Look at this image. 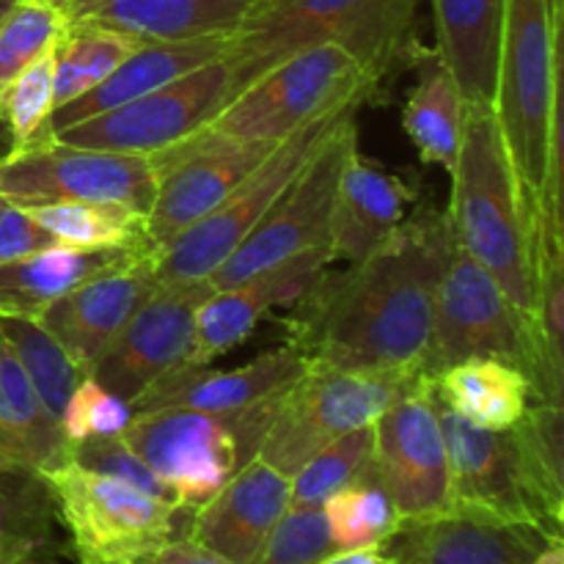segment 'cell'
<instances>
[{
    "label": "cell",
    "instance_id": "cell-21",
    "mask_svg": "<svg viewBox=\"0 0 564 564\" xmlns=\"http://www.w3.org/2000/svg\"><path fill=\"white\" fill-rule=\"evenodd\" d=\"M306 358L292 350L290 345L262 352L253 361L235 369L182 367L158 380L149 391H143L132 402V413L171 411V408L235 413L290 389L306 372Z\"/></svg>",
    "mask_w": 564,
    "mask_h": 564
},
{
    "label": "cell",
    "instance_id": "cell-32",
    "mask_svg": "<svg viewBox=\"0 0 564 564\" xmlns=\"http://www.w3.org/2000/svg\"><path fill=\"white\" fill-rule=\"evenodd\" d=\"M39 226L66 248H141L147 240V215L116 202H55L25 207ZM154 257V253H152Z\"/></svg>",
    "mask_w": 564,
    "mask_h": 564
},
{
    "label": "cell",
    "instance_id": "cell-37",
    "mask_svg": "<svg viewBox=\"0 0 564 564\" xmlns=\"http://www.w3.org/2000/svg\"><path fill=\"white\" fill-rule=\"evenodd\" d=\"M66 17L50 0H14L0 20V94L20 72L58 44Z\"/></svg>",
    "mask_w": 564,
    "mask_h": 564
},
{
    "label": "cell",
    "instance_id": "cell-38",
    "mask_svg": "<svg viewBox=\"0 0 564 564\" xmlns=\"http://www.w3.org/2000/svg\"><path fill=\"white\" fill-rule=\"evenodd\" d=\"M55 499L47 479L36 471L0 463V538L20 540L33 551L53 538Z\"/></svg>",
    "mask_w": 564,
    "mask_h": 564
},
{
    "label": "cell",
    "instance_id": "cell-12",
    "mask_svg": "<svg viewBox=\"0 0 564 564\" xmlns=\"http://www.w3.org/2000/svg\"><path fill=\"white\" fill-rule=\"evenodd\" d=\"M229 97L231 72L226 58H218L132 102L77 121L50 135V141L152 158L202 130L229 102Z\"/></svg>",
    "mask_w": 564,
    "mask_h": 564
},
{
    "label": "cell",
    "instance_id": "cell-22",
    "mask_svg": "<svg viewBox=\"0 0 564 564\" xmlns=\"http://www.w3.org/2000/svg\"><path fill=\"white\" fill-rule=\"evenodd\" d=\"M154 290V257H141L58 297L39 323L83 369H88Z\"/></svg>",
    "mask_w": 564,
    "mask_h": 564
},
{
    "label": "cell",
    "instance_id": "cell-36",
    "mask_svg": "<svg viewBox=\"0 0 564 564\" xmlns=\"http://www.w3.org/2000/svg\"><path fill=\"white\" fill-rule=\"evenodd\" d=\"M375 460V422L350 430L308 457L290 477L292 505L323 507L347 482L367 471Z\"/></svg>",
    "mask_w": 564,
    "mask_h": 564
},
{
    "label": "cell",
    "instance_id": "cell-28",
    "mask_svg": "<svg viewBox=\"0 0 564 564\" xmlns=\"http://www.w3.org/2000/svg\"><path fill=\"white\" fill-rule=\"evenodd\" d=\"M72 460V444L44 408L20 361L0 336V463L50 474Z\"/></svg>",
    "mask_w": 564,
    "mask_h": 564
},
{
    "label": "cell",
    "instance_id": "cell-49",
    "mask_svg": "<svg viewBox=\"0 0 564 564\" xmlns=\"http://www.w3.org/2000/svg\"><path fill=\"white\" fill-rule=\"evenodd\" d=\"M50 3H58L61 6V3H64V0H50Z\"/></svg>",
    "mask_w": 564,
    "mask_h": 564
},
{
    "label": "cell",
    "instance_id": "cell-14",
    "mask_svg": "<svg viewBox=\"0 0 564 564\" xmlns=\"http://www.w3.org/2000/svg\"><path fill=\"white\" fill-rule=\"evenodd\" d=\"M375 468L402 521L449 510V455L427 375H413L375 419Z\"/></svg>",
    "mask_w": 564,
    "mask_h": 564
},
{
    "label": "cell",
    "instance_id": "cell-41",
    "mask_svg": "<svg viewBox=\"0 0 564 564\" xmlns=\"http://www.w3.org/2000/svg\"><path fill=\"white\" fill-rule=\"evenodd\" d=\"M132 405L110 394L94 378H83L58 416V427L72 446L88 438H113L132 422Z\"/></svg>",
    "mask_w": 564,
    "mask_h": 564
},
{
    "label": "cell",
    "instance_id": "cell-43",
    "mask_svg": "<svg viewBox=\"0 0 564 564\" xmlns=\"http://www.w3.org/2000/svg\"><path fill=\"white\" fill-rule=\"evenodd\" d=\"M53 246H58L55 237L39 226L25 207L9 202L0 207V264L33 257Z\"/></svg>",
    "mask_w": 564,
    "mask_h": 564
},
{
    "label": "cell",
    "instance_id": "cell-27",
    "mask_svg": "<svg viewBox=\"0 0 564 564\" xmlns=\"http://www.w3.org/2000/svg\"><path fill=\"white\" fill-rule=\"evenodd\" d=\"M435 53L455 77L466 105H494L505 0H430Z\"/></svg>",
    "mask_w": 564,
    "mask_h": 564
},
{
    "label": "cell",
    "instance_id": "cell-5",
    "mask_svg": "<svg viewBox=\"0 0 564 564\" xmlns=\"http://www.w3.org/2000/svg\"><path fill=\"white\" fill-rule=\"evenodd\" d=\"M284 391L235 413L187 408L135 413L119 438L171 490L174 505L193 512L259 457Z\"/></svg>",
    "mask_w": 564,
    "mask_h": 564
},
{
    "label": "cell",
    "instance_id": "cell-46",
    "mask_svg": "<svg viewBox=\"0 0 564 564\" xmlns=\"http://www.w3.org/2000/svg\"><path fill=\"white\" fill-rule=\"evenodd\" d=\"M529 564H564V545L562 543H551L549 549L540 551Z\"/></svg>",
    "mask_w": 564,
    "mask_h": 564
},
{
    "label": "cell",
    "instance_id": "cell-6",
    "mask_svg": "<svg viewBox=\"0 0 564 564\" xmlns=\"http://www.w3.org/2000/svg\"><path fill=\"white\" fill-rule=\"evenodd\" d=\"M466 358H499L512 364L532 383V400L562 405V389L549 378L543 352L527 319L518 314L494 275L455 242L435 295L422 375L433 380L441 369Z\"/></svg>",
    "mask_w": 564,
    "mask_h": 564
},
{
    "label": "cell",
    "instance_id": "cell-1",
    "mask_svg": "<svg viewBox=\"0 0 564 564\" xmlns=\"http://www.w3.org/2000/svg\"><path fill=\"white\" fill-rule=\"evenodd\" d=\"M446 213L422 207L361 262L319 273L281 319L308 367L422 375L435 295L449 262Z\"/></svg>",
    "mask_w": 564,
    "mask_h": 564
},
{
    "label": "cell",
    "instance_id": "cell-40",
    "mask_svg": "<svg viewBox=\"0 0 564 564\" xmlns=\"http://www.w3.org/2000/svg\"><path fill=\"white\" fill-rule=\"evenodd\" d=\"M336 554L323 507L290 505L253 564H323Z\"/></svg>",
    "mask_w": 564,
    "mask_h": 564
},
{
    "label": "cell",
    "instance_id": "cell-20",
    "mask_svg": "<svg viewBox=\"0 0 564 564\" xmlns=\"http://www.w3.org/2000/svg\"><path fill=\"white\" fill-rule=\"evenodd\" d=\"M290 505V477L253 457L207 505L191 512L187 538L224 560L253 564Z\"/></svg>",
    "mask_w": 564,
    "mask_h": 564
},
{
    "label": "cell",
    "instance_id": "cell-2",
    "mask_svg": "<svg viewBox=\"0 0 564 564\" xmlns=\"http://www.w3.org/2000/svg\"><path fill=\"white\" fill-rule=\"evenodd\" d=\"M449 176L452 202L446 220L457 248L494 275L540 345L534 323L529 202L518 185L494 105H466L460 158ZM545 369L549 378L564 389V378L551 372L549 361Z\"/></svg>",
    "mask_w": 564,
    "mask_h": 564
},
{
    "label": "cell",
    "instance_id": "cell-44",
    "mask_svg": "<svg viewBox=\"0 0 564 564\" xmlns=\"http://www.w3.org/2000/svg\"><path fill=\"white\" fill-rule=\"evenodd\" d=\"M143 564H235V562L224 560L220 554L204 549L202 543H196V540H191L185 534V538H174L165 545H160V549L154 551V554Z\"/></svg>",
    "mask_w": 564,
    "mask_h": 564
},
{
    "label": "cell",
    "instance_id": "cell-4",
    "mask_svg": "<svg viewBox=\"0 0 564 564\" xmlns=\"http://www.w3.org/2000/svg\"><path fill=\"white\" fill-rule=\"evenodd\" d=\"M562 0H505L494 110L527 202L562 198Z\"/></svg>",
    "mask_w": 564,
    "mask_h": 564
},
{
    "label": "cell",
    "instance_id": "cell-47",
    "mask_svg": "<svg viewBox=\"0 0 564 564\" xmlns=\"http://www.w3.org/2000/svg\"><path fill=\"white\" fill-rule=\"evenodd\" d=\"M11 3H14V0H0V20H3L6 11L11 9Z\"/></svg>",
    "mask_w": 564,
    "mask_h": 564
},
{
    "label": "cell",
    "instance_id": "cell-11",
    "mask_svg": "<svg viewBox=\"0 0 564 564\" xmlns=\"http://www.w3.org/2000/svg\"><path fill=\"white\" fill-rule=\"evenodd\" d=\"M158 171L143 154L36 141L0 158V198L20 207L55 202H116L147 215Z\"/></svg>",
    "mask_w": 564,
    "mask_h": 564
},
{
    "label": "cell",
    "instance_id": "cell-31",
    "mask_svg": "<svg viewBox=\"0 0 564 564\" xmlns=\"http://www.w3.org/2000/svg\"><path fill=\"white\" fill-rule=\"evenodd\" d=\"M562 419V405L532 400L523 416L510 427L529 494H532L534 507H538L543 529L554 540H562L564 521Z\"/></svg>",
    "mask_w": 564,
    "mask_h": 564
},
{
    "label": "cell",
    "instance_id": "cell-45",
    "mask_svg": "<svg viewBox=\"0 0 564 564\" xmlns=\"http://www.w3.org/2000/svg\"><path fill=\"white\" fill-rule=\"evenodd\" d=\"M323 564H397L383 549H361V551H336Z\"/></svg>",
    "mask_w": 564,
    "mask_h": 564
},
{
    "label": "cell",
    "instance_id": "cell-23",
    "mask_svg": "<svg viewBox=\"0 0 564 564\" xmlns=\"http://www.w3.org/2000/svg\"><path fill=\"white\" fill-rule=\"evenodd\" d=\"M416 191L400 174L367 158L358 141L347 149L330 215V251L347 264L378 251L408 218Z\"/></svg>",
    "mask_w": 564,
    "mask_h": 564
},
{
    "label": "cell",
    "instance_id": "cell-24",
    "mask_svg": "<svg viewBox=\"0 0 564 564\" xmlns=\"http://www.w3.org/2000/svg\"><path fill=\"white\" fill-rule=\"evenodd\" d=\"M253 0H64L66 22L108 28L135 42H191L231 36Z\"/></svg>",
    "mask_w": 564,
    "mask_h": 564
},
{
    "label": "cell",
    "instance_id": "cell-35",
    "mask_svg": "<svg viewBox=\"0 0 564 564\" xmlns=\"http://www.w3.org/2000/svg\"><path fill=\"white\" fill-rule=\"evenodd\" d=\"M0 336L20 361L39 400L58 419L72 391L86 378V369L66 352V347L39 319L0 317Z\"/></svg>",
    "mask_w": 564,
    "mask_h": 564
},
{
    "label": "cell",
    "instance_id": "cell-7",
    "mask_svg": "<svg viewBox=\"0 0 564 564\" xmlns=\"http://www.w3.org/2000/svg\"><path fill=\"white\" fill-rule=\"evenodd\" d=\"M378 83L347 50L314 44L237 91L193 141L279 143L303 124L350 102H367Z\"/></svg>",
    "mask_w": 564,
    "mask_h": 564
},
{
    "label": "cell",
    "instance_id": "cell-30",
    "mask_svg": "<svg viewBox=\"0 0 564 564\" xmlns=\"http://www.w3.org/2000/svg\"><path fill=\"white\" fill-rule=\"evenodd\" d=\"M466 99L438 53H422L416 86L408 91L402 108V130L427 165H441L452 174L460 158Z\"/></svg>",
    "mask_w": 564,
    "mask_h": 564
},
{
    "label": "cell",
    "instance_id": "cell-3",
    "mask_svg": "<svg viewBox=\"0 0 564 564\" xmlns=\"http://www.w3.org/2000/svg\"><path fill=\"white\" fill-rule=\"evenodd\" d=\"M416 6L419 0H259L229 36L224 55L231 97L314 44L347 50L380 86L416 50Z\"/></svg>",
    "mask_w": 564,
    "mask_h": 564
},
{
    "label": "cell",
    "instance_id": "cell-48",
    "mask_svg": "<svg viewBox=\"0 0 564 564\" xmlns=\"http://www.w3.org/2000/svg\"><path fill=\"white\" fill-rule=\"evenodd\" d=\"M14 564H47V562H36V560H33V556H25V560H20V562H14Z\"/></svg>",
    "mask_w": 564,
    "mask_h": 564
},
{
    "label": "cell",
    "instance_id": "cell-26",
    "mask_svg": "<svg viewBox=\"0 0 564 564\" xmlns=\"http://www.w3.org/2000/svg\"><path fill=\"white\" fill-rule=\"evenodd\" d=\"M141 257L152 253L141 248L53 246L33 257L0 264V317L39 319L58 297Z\"/></svg>",
    "mask_w": 564,
    "mask_h": 564
},
{
    "label": "cell",
    "instance_id": "cell-13",
    "mask_svg": "<svg viewBox=\"0 0 564 564\" xmlns=\"http://www.w3.org/2000/svg\"><path fill=\"white\" fill-rule=\"evenodd\" d=\"M356 141V116H350L330 135L323 152L306 165V171L286 187L284 196L270 207V213L253 226V231L237 246V251L209 275V290H226V286L253 279L297 253L330 246L336 182H339L347 149Z\"/></svg>",
    "mask_w": 564,
    "mask_h": 564
},
{
    "label": "cell",
    "instance_id": "cell-19",
    "mask_svg": "<svg viewBox=\"0 0 564 564\" xmlns=\"http://www.w3.org/2000/svg\"><path fill=\"white\" fill-rule=\"evenodd\" d=\"M334 262L330 246L297 253L253 279L209 290L196 308V350L191 367H207L240 347L275 306H290Z\"/></svg>",
    "mask_w": 564,
    "mask_h": 564
},
{
    "label": "cell",
    "instance_id": "cell-34",
    "mask_svg": "<svg viewBox=\"0 0 564 564\" xmlns=\"http://www.w3.org/2000/svg\"><path fill=\"white\" fill-rule=\"evenodd\" d=\"M141 42L86 22H66L55 47L53 110L97 88Z\"/></svg>",
    "mask_w": 564,
    "mask_h": 564
},
{
    "label": "cell",
    "instance_id": "cell-18",
    "mask_svg": "<svg viewBox=\"0 0 564 564\" xmlns=\"http://www.w3.org/2000/svg\"><path fill=\"white\" fill-rule=\"evenodd\" d=\"M551 543L562 540L529 523L446 510L433 518L402 521L380 549L397 564H529Z\"/></svg>",
    "mask_w": 564,
    "mask_h": 564
},
{
    "label": "cell",
    "instance_id": "cell-39",
    "mask_svg": "<svg viewBox=\"0 0 564 564\" xmlns=\"http://www.w3.org/2000/svg\"><path fill=\"white\" fill-rule=\"evenodd\" d=\"M58 47V44H55ZM55 47L33 61L17 80L0 94V119L11 135V149L28 147L42 138L53 113V69Z\"/></svg>",
    "mask_w": 564,
    "mask_h": 564
},
{
    "label": "cell",
    "instance_id": "cell-29",
    "mask_svg": "<svg viewBox=\"0 0 564 564\" xmlns=\"http://www.w3.org/2000/svg\"><path fill=\"white\" fill-rule=\"evenodd\" d=\"M435 400L479 430L505 433L532 402V383L499 358H466L433 378Z\"/></svg>",
    "mask_w": 564,
    "mask_h": 564
},
{
    "label": "cell",
    "instance_id": "cell-16",
    "mask_svg": "<svg viewBox=\"0 0 564 564\" xmlns=\"http://www.w3.org/2000/svg\"><path fill=\"white\" fill-rule=\"evenodd\" d=\"M275 143L185 141L152 154L158 171L147 240L152 253L213 213L273 149Z\"/></svg>",
    "mask_w": 564,
    "mask_h": 564
},
{
    "label": "cell",
    "instance_id": "cell-33",
    "mask_svg": "<svg viewBox=\"0 0 564 564\" xmlns=\"http://www.w3.org/2000/svg\"><path fill=\"white\" fill-rule=\"evenodd\" d=\"M323 512L336 551L380 549L402 523L400 510L380 479L375 460L367 471L336 490L323 505Z\"/></svg>",
    "mask_w": 564,
    "mask_h": 564
},
{
    "label": "cell",
    "instance_id": "cell-10",
    "mask_svg": "<svg viewBox=\"0 0 564 564\" xmlns=\"http://www.w3.org/2000/svg\"><path fill=\"white\" fill-rule=\"evenodd\" d=\"M411 378L413 375L306 367L281 394L279 413L264 435L259 457L292 477L323 446L350 430L372 424Z\"/></svg>",
    "mask_w": 564,
    "mask_h": 564
},
{
    "label": "cell",
    "instance_id": "cell-15",
    "mask_svg": "<svg viewBox=\"0 0 564 564\" xmlns=\"http://www.w3.org/2000/svg\"><path fill=\"white\" fill-rule=\"evenodd\" d=\"M207 295V284H158L116 339L94 358L86 369L88 378L132 405L165 375L191 367L196 308Z\"/></svg>",
    "mask_w": 564,
    "mask_h": 564
},
{
    "label": "cell",
    "instance_id": "cell-51",
    "mask_svg": "<svg viewBox=\"0 0 564 564\" xmlns=\"http://www.w3.org/2000/svg\"><path fill=\"white\" fill-rule=\"evenodd\" d=\"M253 3H259V0H253Z\"/></svg>",
    "mask_w": 564,
    "mask_h": 564
},
{
    "label": "cell",
    "instance_id": "cell-9",
    "mask_svg": "<svg viewBox=\"0 0 564 564\" xmlns=\"http://www.w3.org/2000/svg\"><path fill=\"white\" fill-rule=\"evenodd\" d=\"M42 477L53 490L55 518L69 532L77 564H143L160 545L187 534V510L75 460Z\"/></svg>",
    "mask_w": 564,
    "mask_h": 564
},
{
    "label": "cell",
    "instance_id": "cell-50",
    "mask_svg": "<svg viewBox=\"0 0 564 564\" xmlns=\"http://www.w3.org/2000/svg\"><path fill=\"white\" fill-rule=\"evenodd\" d=\"M3 204H6V202H3V198H0V207H3Z\"/></svg>",
    "mask_w": 564,
    "mask_h": 564
},
{
    "label": "cell",
    "instance_id": "cell-8",
    "mask_svg": "<svg viewBox=\"0 0 564 564\" xmlns=\"http://www.w3.org/2000/svg\"><path fill=\"white\" fill-rule=\"evenodd\" d=\"M367 102L328 110L275 143L268 158L198 224L176 235L154 253L158 284H207L209 275L237 251L253 226L270 213L286 187L323 152L336 130Z\"/></svg>",
    "mask_w": 564,
    "mask_h": 564
},
{
    "label": "cell",
    "instance_id": "cell-17",
    "mask_svg": "<svg viewBox=\"0 0 564 564\" xmlns=\"http://www.w3.org/2000/svg\"><path fill=\"white\" fill-rule=\"evenodd\" d=\"M435 408H438L441 433H444L446 455H449V510L529 523L545 532L532 494H529L510 430L505 433L479 430L441 405L438 400H435Z\"/></svg>",
    "mask_w": 564,
    "mask_h": 564
},
{
    "label": "cell",
    "instance_id": "cell-42",
    "mask_svg": "<svg viewBox=\"0 0 564 564\" xmlns=\"http://www.w3.org/2000/svg\"><path fill=\"white\" fill-rule=\"evenodd\" d=\"M72 460H75L77 466L91 468V471L97 474H108V477L130 482L132 488L143 490V494L154 496V499H163L169 501V505H174L171 490L154 477L152 468H149L147 463L138 460L135 452H132L119 435H113V438H88L83 441V444L72 446Z\"/></svg>",
    "mask_w": 564,
    "mask_h": 564
},
{
    "label": "cell",
    "instance_id": "cell-25",
    "mask_svg": "<svg viewBox=\"0 0 564 564\" xmlns=\"http://www.w3.org/2000/svg\"><path fill=\"white\" fill-rule=\"evenodd\" d=\"M229 47V36H204L191 39V42H149L141 44L132 55H127L97 88H91L83 97L72 99L64 108H55L50 113L47 127H44L42 138L55 135V132L66 130V127L86 121L91 116L113 110L119 105L132 102V99L143 97V94L154 91L160 86L180 80L187 72L198 69V66L218 61L226 55Z\"/></svg>",
    "mask_w": 564,
    "mask_h": 564
}]
</instances>
